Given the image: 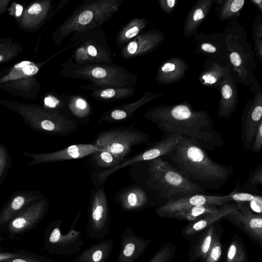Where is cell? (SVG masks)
I'll list each match as a JSON object with an SVG mask.
<instances>
[{
	"label": "cell",
	"instance_id": "6da1fadb",
	"mask_svg": "<svg viewBox=\"0 0 262 262\" xmlns=\"http://www.w3.org/2000/svg\"><path fill=\"white\" fill-rule=\"evenodd\" d=\"M143 115L165 134L193 139L205 150H213L223 145L222 134L214 128L213 121L208 113L193 110L188 102L160 104Z\"/></svg>",
	"mask_w": 262,
	"mask_h": 262
},
{
	"label": "cell",
	"instance_id": "7a4b0ae2",
	"mask_svg": "<svg viewBox=\"0 0 262 262\" xmlns=\"http://www.w3.org/2000/svg\"><path fill=\"white\" fill-rule=\"evenodd\" d=\"M183 176L204 192L220 189L233 173V166L215 162L195 140L182 136L166 156Z\"/></svg>",
	"mask_w": 262,
	"mask_h": 262
},
{
	"label": "cell",
	"instance_id": "3957f363",
	"mask_svg": "<svg viewBox=\"0 0 262 262\" xmlns=\"http://www.w3.org/2000/svg\"><path fill=\"white\" fill-rule=\"evenodd\" d=\"M61 65L60 73L66 78L86 80L98 88H135L138 83L137 75L115 63L79 64L71 57Z\"/></svg>",
	"mask_w": 262,
	"mask_h": 262
},
{
	"label": "cell",
	"instance_id": "277c9868",
	"mask_svg": "<svg viewBox=\"0 0 262 262\" xmlns=\"http://www.w3.org/2000/svg\"><path fill=\"white\" fill-rule=\"evenodd\" d=\"M123 0H86L57 29L56 41L60 43L70 34L101 27L119 11Z\"/></svg>",
	"mask_w": 262,
	"mask_h": 262
},
{
	"label": "cell",
	"instance_id": "5b68a950",
	"mask_svg": "<svg viewBox=\"0 0 262 262\" xmlns=\"http://www.w3.org/2000/svg\"><path fill=\"white\" fill-rule=\"evenodd\" d=\"M223 32L232 76L236 83L250 86L256 80L254 74L256 53L248 40L246 31L235 19L230 21Z\"/></svg>",
	"mask_w": 262,
	"mask_h": 262
},
{
	"label": "cell",
	"instance_id": "8992f818",
	"mask_svg": "<svg viewBox=\"0 0 262 262\" xmlns=\"http://www.w3.org/2000/svg\"><path fill=\"white\" fill-rule=\"evenodd\" d=\"M147 184L166 201L192 194L204 193L162 157L148 161Z\"/></svg>",
	"mask_w": 262,
	"mask_h": 262
},
{
	"label": "cell",
	"instance_id": "52a82bcc",
	"mask_svg": "<svg viewBox=\"0 0 262 262\" xmlns=\"http://www.w3.org/2000/svg\"><path fill=\"white\" fill-rule=\"evenodd\" d=\"M148 135L131 127H117L100 133L95 141V145L106 151L122 162L133 146L146 143Z\"/></svg>",
	"mask_w": 262,
	"mask_h": 262
},
{
	"label": "cell",
	"instance_id": "ba28073f",
	"mask_svg": "<svg viewBox=\"0 0 262 262\" xmlns=\"http://www.w3.org/2000/svg\"><path fill=\"white\" fill-rule=\"evenodd\" d=\"M80 215L81 213L79 212L66 234H62L60 230L61 221L56 220L51 224L46 237L47 250L52 253L65 256L79 254L84 245L81 232L76 229Z\"/></svg>",
	"mask_w": 262,
	"mask_h": 262
},
{
	"label": "cell",
	"instance_id": "9c48e42d",
	"mask_svg": "<svg viewBox=\"0 0 262 262\" xmlns=\"http://www.w3.org/2000/svg\"><path fill=\"white\" fill-rule=\"evenodd\" d=\"M35 114L24 115L26 124L31 129L49 135L65 136L76 130L78 125L72 118L58 112L40 111Z\"/></svg>",
	"mask_w": 262,
	"mask_h": 262
},
{
	"label": "cell",
	"instance_id": "30bf717a",
	"mask_svg": "<svg viewBox=\"0 0 262 262\" xmlns=\"http://www.w3.org/2000/svg\"><path fill=\"white\" fill-rule=\"evenodd\" d=\"M69 43L81 44L91 62L113 64L111 48L102 27L85 33L73 34Z\"/></svg>",
	"mask_w": 262,
	"mask_h": 262
},
{
	"label": "cell",
	"instance_id": "8fae6325",
	"mask_svg": "<svg viewBox=\"0 0 262 262\" xmlns=\"http://www.w3.org/2000/svg\"><path fill=\"white\" fill-rule=\"evenodd\" d=\"M251 86V90L254 94V97L245 106L241 125V140L243 147L246 150L250 149L257 128L262 123L261 87L257 80Z\"/></svg>",
	"mask_w": 262,
	"mask_h": 262
},
{
	"label": "cell",
	"instance_id": "7c38bea8",
	"mask_svg": "<svg viewBox=\"0 0 262 262\" xmlns=\"http://www.w3.org/2000/svg\"><path fill=\"white\" fill-rule=\"evenodd\" d=\"M230 201V193L221 195L195 193L166 201L156 209V212L160 217L170 218L173 214L192 207L200 205L221 206Z\"/></svg>",
	"mask_w": 262,
	"mask_h": 262
},
{
	"label": "cell",
	"instance_id": "4fadbf2b",
	"mask_svg": "<svg viewBox=\"0 0 262 262\" xmlns=\"http://www.w3.org/2000/svg\"><path fill=\"white\" fill-rule=\"evenodd\" d=\"M109 216L107 202L103 189H97L92 195L88 231L91 237L101 239L109 229Z\"/></svg>",
	"mask_w": 262,
	"mask_h": 262
},
{
	"label": "cell",
	"instance_id": "5bb4252c",
	"mask_svg": "<svg viewBox=\"0 0 262 262\" xmlns=\"http://www.w3.org/2000/svg\"><path fill=\"white\" fill-rule=\"evenodd\" d=\"M49 207V202L44 197L30 204L8 224L9 232L12 234H18L33 227L43 218Z\"/></svg>",
	"mask_w": 262,
	"mask_h": 262
},
{
	"label": "cell",
	"instance_id": "9a60e30c",
	"mask_svg": "<svg viewBox=\"0 0 262 262\" xmlns=\"http://www.w3.org/2000/svg\"><path fill=\"white\" fill-rule=\"evenodd\" d=\"M98 150L94 144H77L52 152L36 154L24 151L23 155L32 159L28 165L33 166L42 163L81 159L92 155Z\"/></svg>",
	"mask_w": 262,
	"mask_h": 262
},
{
	"label": "cell",
	"instance_id": "2e32d148",
	"mask_svg": "<svg viewBox=\"0 0 262 262\" xmlns=\"http://www.w3.org/2000/svg\"><path fill=\"white\" fill-rule=\"evenodd\" d=\"M164 40V34L157 29L142 32L121 47L120 54L124 59L148 54L157 49Z\"/></svg>",
	"mask_w": 262,
	"mask_h": 262
},
{
	"label": "cell",
	"instance_id": "e0dca14e",
	"mask_svg": "<svg viewBox=\"0 0 262 262\" xmlns=\"http://www.w3.org/2000/svg\"><path fill=\"white\" fill-rule=\"evenodd\" d=\"M238 209L224 217L240 227L258 244H262V215L253 212L246 203H237Z\"/></svg>",
	"mask_w": 262,
	"mask_h": 262
},
{
	"label": "cell",
	"instance_id": "ac0fdd59",
	"mask_svg": "<svg viewBox=\"0 0 262 262\" xmlns=\"http://www.w3.org/2000/svg\"><path fill=\"white\" fill-rule=\"evenodd\" d=\"M196 52L219 62L229 64L225 35L222 33H198L194 36Z\"/></svg>",
	"mask_w": 262,
	"mask_h": 262
},
{
	"label": "cell",
	"instance_id": "d6986e66",
	"mask_svg": "<svg viewBox=\"0 0 262 262\" xmlns=\"http://www.w3.org/2000/svg\"><path fill=\"white\" fill-rule=\"evenodd\" d=\"M43 197L41 192L37 190L14 191L0 209V228L8 225L25 207Z\"/></svg>",
	"mask_w": 262,
	"mask_h": 262
},
{
	"label": "cell",
	"instance_id": "ffe728a7",
	"mask_svg": "<svg viewBox=\"0 0 262 262\" xmlns=\"http://www.w3.org/2000/svg\"><path fill=\"white\" fill-rule=\"evenodd\" d=\"M151 242L152 239L146 240L136 235L131 228H126L121 236V248L117 262H135Z\"/></svg>",
	"mask_w": 262,
	"mask_h": 262
},
{
	"label": "cell",
	"instance_id": "44dd1931",
	"mask_svg": "<svg viewBox=\"0 0 262 262\" xmlns=\"http://www.w3.org/2000/svg\"><path fill=\"white\" fill-rule=\"evenodd\" d=\"M236 83L230 71L218 87L220 93L217 113L219 118L229 119L236 108L238 100Z\"/></svg>",
	"mask_w": 262,
	"mask_h": 262
},
{
	"label": "cell",
	"instance_id": "7402d4cb",
	"mask_svg": "<svg viewBox=\"0 0 262 262\" xmlns=\"http://www.w3.org/2000/svg\"><path fill=\"white\" fill-rule=\"evenodd\" d=\"M162 95V94H156L147 91L136 101L116 106L104 112L98 121L113 123L126 121L132 117L135 112L139 107Z\"/></svg>",
	"mask_w": 262,
	"mask_h": 262
},
{
	"label": "cell",
	"instance_id": "603a6c76",
	"mask_svg": "<svg viewBox=\"0 0 262 262\" xmlns=\"http://www.w3.org/2000/svg\"><path fill=\"white\" fill-rule=\"evenodd\" d=\"M189 66L180 57H172L164 61L157 69L156 82L161 85H167L182 79L188 70Z\"/></svg>",
	"mask_w": 262,
	"mask_h": 262
},
{
	"label": "cell",
	"instance_id": "cb8c5ba5",
	"mask_svg": "<svg viewBox=\"0 0 262 262\" xmlns=\"http://www.w3.org/2000/svg\"><path fill=\"white\" fill-rule=\"evenodd\" d=\"M213 0H199L192 7L184 23L183 33L185 37L198 34V29L207 16Z\"/></svg>",
	"mask_w": 262,
	"mask_h": 262
},
{
	"label": "cell",
	"instance_id": "d4e9b609",
	"mask_svg": "<svg viewBox=\"0 0 262 262\" xmlns=\"http://www.w3.org/2000/svg\"><path fill=\"white\" fill-rule=\"evenodd\" d=\"M230 71L229 64L208 59L200 74L199 80L204 86L218 88Z\"/></svg>",
	"mask_w": 262,
	"mask_h": 262
},
{
	"label": "cell",
	"instance_id": "484cf974",
	"mask_svg": "<svg viewBox=\"0 0 262 262\" xmlns=\"http://www.w3.org/2000/svg\"><path fill=\"white\" fill-rule=\"evenodd\" d=\"M237 209V204L227 203L219 206L214 212L206 214L200 219L190 223L183 229V234L185 236L193 235Z\"/></svg>",
	"mask_w": 262,
	"mask_h": 262
},
{
	"label": "cell",
	"instance_id": "4316f807",
	"mask_svg": "<svg viewBox=\"0 0 262 262\" xmlns=\"http://www.w3.org/2000/svg\"><path fill=\"white\" fill-rule=\"evenodd\" d=\"M114 242L104 239L79 253L72 262H106L113 250Z\"/></svg>",
	"mask_w": 262,
	"mask_h": 262
},
{
	"label": "cell",
	"instance_id": "83f0119b",
	"mask_svg": "<svg viewBox=\"0 0 262 262\" xmlns=\"http://www.w3.org/2000/svg\"><path fill=\"white\" fill-rule=\"evenodd\" d=\"M81 88L89 90L91 96L96 100L106 102L121 100L135 95V88H98L91 84L82 85Z\"/></svg>",
	"mask_w": 262,
	"mask_h": 262
},
{
	"label": "cell",
	"instance_id": "f1b7e54d",
	"mask_svg": "<svg viewBox=\"0 0 262 262\" xmlns=\"http://www.w3.org/2000/svg\"><path fill=\"white\" fill-rule=\"evenodd\" d=\"M147 200L145 191L137 186L131 187L123 190L118 198L122 209L125 211L141 209L146 204Z\"/></svg>",
	"mask_w": 262,
	"mask_h": 262
},
{
	"label": "cell",
	"instance_id": "f546056e",
	"mask_svg": "<svg viewBox=\"0 0 262 262\" xmlns=\"http://www.w3.org/2000/svg\"><path fill=\"white\" fill-rule=\"evenodd\" d=\"M148 20L145 18L135 17L124 25L117 36V43L122 47L140 34L147 26Z\"/></svg>",
	"mask_w": 262,
	"mask_h": 262
},
{
	"label": "cell",
	"instance_id": "4dcf8cb0",
	"mask_svg": "<svg viewBox=\"0 0 262 262\" xmlns=\"http://www.w3.org/2000/svg\"><path fill=\"white\" fill-rule=\"evenodd\" d=\"M215 8L220 21H232L238 17L244 6V0H219Z\"/></svg>",
	"mask_w": 262,
	"mask_h": 262
},
{
	"label": "cell",
	"instance_id": "1f68e13d",
	"mask_svg": "<svg viewBox=\"0 0 262 262\" xmlns=\"http://www.w3.org/2000/svg\"><path fill=\"white\" fill-rule=\"evenodd\" d=\"M205 229L192 250L190 258L192 261L200 258L204 260L212 244L216 233L214 226L212 225Z\"/></svg>",
	"mask_w": 262,
	"mask_h": 262
},
{
	"label": "cell",
	"instance_id": "d6a6232c",
	"mask_svg": "<svg viewBox=\"0 0 262 262\" xmlns=\"http://www.w3.org/2000/svg\"><path fill=\"white\" fill-rule=\"evenodd\" d=\"M218 207L219 206L214 205L196 206L177 212L173 214L170 218L192 222L206 214L214 212Z\"/></svg>",
	"mask_w": 262,
	"mask_h": 262
},
{
	"label": "cell",
	"instance_id": "836d02e7",
	"mask_svg": "<svg viewBox=\"0 0 262 262\" xmlns=\"http://www.w3.org/2000/svg\"><path fill=\"white\" fill-rule=\"evenodd\" d=\"M226 262H250L246 247L238 235H234L229 244Z\"/></svg>",
	"mask_w": 262,
	"mask_h": 262
},
{
	"label": "cell",
	"instance_id": "e575fe53",
	"mask_svg": "<svg viewBox=\"0 0 262 262\" xmlns=\"http://www.w3.org/2000/svg\"><path fill=\"white\" fill-rule=\"evenodd\" d=\"M68 107L75 117L80 119L88 117L91 113L88 102L79 96L73 95L69 98Z\"/></svg>",
	"mask_w": 262,
	"mask_h": 262
},
{
	"label": "cell",
	"instance_id": "d590c367",
	"mask_svg": "<svg viewBox=\"0 0 262 262\" xmlns=\"http://www.w3.org/2000/svg\"><path fill=\"white\" fill-rule=\"evenodd\" d=\"M262 185V164L257 165L252 170L249 176L248 180L241 187L237 186L242 192L255 191L257 186Z\"/></svg>",
	"mask_w": 262,
	"mask_h": 262
},
{
	"label": "cell",
	"instance_id": "8d00e7d4",
	"mask_svg": "<svg viewBox=\"0 0 262 262\" xmlns=\"http://www.w3.org/2000/svg\"><path fill=\"white\" fill-rule=\"evenodd\" d=\"M92 155L98 166L108 169L114 167L121 162L113 155L105 150H97Z\"/></svg>",
	"mask_w": 262,
	"mask_h": 262
},
{
	"label": "cell",
	"instance_id": "74e56055",
	"mask_svg": "<svg viewBox=\"0 0 262 262\" xmlns=\"http://www.w3.org/2000/svg\"><path fill=\"white\" fill-rule=\"evenodd\" d=\"M176 246L172 243L160 247L148 262H170L174 256Z\"/></svg>",
	"mask_w": 262,
	"mask_h": 262
},
{
	"label": "cell",
	"instance_id": "f35d334b",
	"mask_svg": "<svg viewBox=\"0 0 262 262\" xmlns=\"http://www.w3.org/2000/svg\"><path fill=\"white\" fill-rule=\"evenodd\" d=\"M11 165V157L8 148L0 143V185L5 181Z\"/></svg>",
	"mask_w": 262,
	"mask_h": 262
},
{
	"label": "cell",
	"instance_id": "ab89813d",
	"mask_svg": "<svg viewBox=\"0 0 262 262\" xmlns=\"http://www.w3.org/2000/svg\"><path fill=\"white\" fill-rule=\"evenodd\" d=\"M253 39L255 43V52L260 62L262 60V18L261 16L256 17L253 28Z\"/></svg>",
	"mask_w": 262,
	"mask_h": 262
},
{
	"label": "cell",
	"instance_id": "60d3db41",
	"mask_svg": "<svg viewBox=\"0 0 262 262\" xmlns=\"http://www.w3.org/2000/svg\"><path fill=\"white\" fill-rule=\"evenodd\" d=\"M222 255V245L216 233L212 244L207 253L204 262H219Z\"/></svg>",
	"mask_w": 262,
	"mask_h": 262
},
{
	"label": "cell",
	"instance_id": "b9f144b4",
	"mask_svg": "<svg viewBox=\"0 0 262 262\" xmlns=\"http://www.w3.org/2000/svg\"><path fill=\"white\" fill-rule=\"evenodd\" d=\"M231 201H235L237 203L254 202L261 205L262 198L260 195H254L245 192L237 191L235 189L230 193Z\"/></svg>",
	"mask_w": 262,
	"mask_h": 262
},
{
	"label": "cell",
	"instance_id": "7bdbcfd3",
	"mask_svg": "<svg viewBox=\"0 0 262 262\" xmlns=\"http://www.w3.org/2000/svg\"><path fill=\"white\" fill-rule=\"evenodd\" d=\"M14 68L21 71L24 75L27 76L34 75L38 71L37 66L29 61H23L17 63L14 66Z\"/></svg>",
	"mask_w": 262,
	"mask_h": 262
},
{
	"label": "cell",
	"instance_id": "ee69618b",
	"mask_svg": "<svg viewBox=\"0 0 262 262\" xmlns=\"http://www.w3.org/2000/svg\"><path fill=\"white\" fill-rule=\"evenodd\" d=\"M262 147V123L257 128L250 150L255 152H260Z\"/></svg>",
	"mask_w": 262,
	"mask_h": 262
},
{
	"label": "cell",
	"instance_id": "f6af8a7d",
	"mask_svg": "<svg viewBox=\"0 0 262 262\" xmlns=\"http://www.w3.org/2000/svg\"><path fill=\"white\" fill-rule=\"evenodd\" d=\"M177 2V0H160L158 3L164 12L169 14L175 9Z\"/></svg>",
	"mask_w": 262,
	"mask_h": 262
},
{
	"label": "cell",
	"instance_id": "bcb514c9",
	"mask_svg": "<svg viewBox=\"0 0 262 262\" xmlns=\"http://www.w3.org/2000/svg\"><path fill=\"white\" fill-rule=\"evenodd\" d=\"M1 262H51L27 256L7 259Z\"/></svg>",
	"mask_w": 262,
	"mask_h": 262
},
{
	"label": "cell",
	"instance_id": "7dc6e473",
	"mask_svg": "<svg viewBox=\"0 0 262 262\" xmlns=\"http://www.w3.org/2000/svg\"><path fill=\"white\" fill-rule=\"evenodd\" d=\"M27 256L26 254L15 253H0V262L15 257H23Z\"/></svg>",
	"mask_w": 262,
	"mask_h": 262
},
{
	"label": "cell",
	"instance_id": "c3c4849f",
	"mask_svg": "<svg viewBox=\"0 0 262 262\" xmlns=\"http://www.w3.org/2000/svg\"><path fill=\"white\" fill-rule=\"evenodd\" d=\"M42 7L39 4H34L32 5L28 10V13L30 14H37L41 12Z\"/></svg>",
	"mask_w": 262,
	"mask_h": 262
},
{
	"label": "cell",
	"instance_id": "681fc988",
	"mask_svg": "<svg viewBox=\"0 0 262 262\" xmlns=\"http://www.w3.org/2000/svg\"><path fill=\"white\" fill-rule=\"evenodd\" d=\"M253 3L259 10L260 13H262V1L261 0H251Z\"/></svg>",
	"mask_w": 262,
	"mask_h": 262
},
{
	"label": "cell",
	"instance_id": "f907efd6",
	"mask_svg": "<svg viewBox=\"0 0 262 262\" xmlns=\"http://www.w3.org/2000/svg\"><path fill=\"white\" fill-rule=\"evenodd\" d=\"M23 12V7L19 4L16 6V15L17 16H20L21 15Z\"/></svg>",
	"mask_w": 262,
	"mask_h": 262
},
{
	"label": "cell",
	"instance_id": "816d5d0a",
	"mask_svg": "<svg viewBox=\"0 0 262 262\" xmlns=\"http://www.w3.org/2000/svg\"><path fill=\"white\" fill-rule=\"evenodd\" d=\"M2 59H3V57L1 55H0V61H1L2 60Z\"/></svg>",
	"mask_w": 262,
	"mask_h": 262
}]
</instances>
